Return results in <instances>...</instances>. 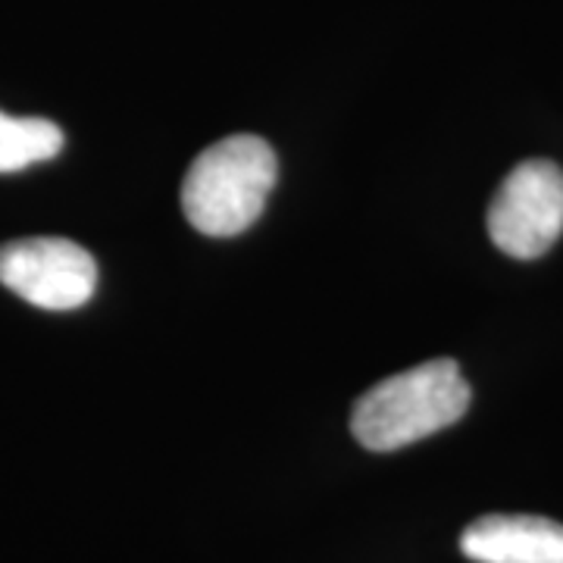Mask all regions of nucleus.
Instances as JSON below:
<instances>
[{
  "mask_svg": "<svg viewBox=\"0 0 563 563\" xmlns=\"http://www.w3.org/2000/svg\"><path fill=\"white\" fill-rule=\"evenodd\" d=\"M461 551L476 563H563V526L544 517L488 514L463 529Z\"/></svg>",
  "mask_w": 563,
  "mask_h": 563,
  "instance_id": "nucleus-5",
  "label": "nucleus"
},
{
  "mask_svg": "<svg viewBox=\"0 0 563 563\" xmlns=\"http://www.w3.org/2000/svg\"><path fill=\"white\" fill-rule=\"evenodd\" d=\"M488 235L514 261L548 254L563 232V169L523 161L507 173L488 203Z\"/></svg>",
  "mask_w": 563,
  "mask_h": 563,
  "instance_id": "nucleus-3",
  "label": "nucleus"
},
{
  "mask_svg": "<svg viewBox=\"0 0 563 563\" xmlns=\"http://www.w3.org/2000/svg\"><path fill=\"white\" fill-rule=\"evenodd\" d=\"M63 151V132L51 120H16L0 110V173H20Z\"/></svg>",
  "mask_w": 563,
  "mask_h": 563,
  "instance_id": "nucleus-6",
  "label": "nucleus"
},
{
  "mask_svg": "<svg viewBox=\"0 0 563 563\" xmlns=\"http://www.w3.org/2000/svg\"><path fill=\"white\" fill-rule=\"evenodd\" d=\"M470 383L454 361H426L363 391L351 410V432L366 451H398L461 420Z\"/></svg>",
  "mask_w": 563,
  "mask_h": 563,
  "instance_id": "nucleus-1",
  "label": "nucleus"
},
{
  "mask_svg": "<svg viewBox=\"0 0 563 563\" xmlns=\"http://www.w3.org/2000/svg\"><path fill=\"white\" fill-rule=\"evenodd\" d=\"M0 285L41 310H76L95 295L98 263L69 239H16L0 244Z\"/></svg>",
  "mask_w": 563,
  "mask_h": 563,
  "instance_id": "nucleus-4",
  "label": "nucleus"
},
{
  "mask_svg": "<svg viewBox=\"0 0 563 563\" xmlns=\"http://www.w3.org/2000/svg\"><path fill=\"white\" fill-rule=\"evenodd\" d=\"M276 176V151L257 135H229L217 141L201 151L185 173V220L210 239L242 235L261 220Z\"/></svg>",
  "mask_w": 563,
  "mask_h": 563,
  "instance_id": "nucleus-2",
  "label": "nucleus"
}]
</instances>
